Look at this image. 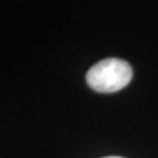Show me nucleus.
I'll use <instances>...</instances> for the list:
<instances>
[{"mask_svg": "<svg viewBox=\"0 0 158 158\" xmlns=\"http://www.w3.org/2000/svg\"><path fill=\"white\" fill-rule=\"evenodd\" d=\"M133 70L124 59L106 58L95 63L86 74L87 85L102 94L117 92L131 83Z\"/></svg>", "mask_w": 158, "mask_h": 158, "instance_id": "f257e3e1", "label": "nucleus"}, {"mask_svg": "<svg viewBox=\"0 0 158 158\" xmlns=\"http://www.w3.org/2000/svg\"><path fill=\"white\" fill-rule=\"evenodd\" d=\"M104 158H123V157H116V156H111V157H104Z\"/></svg>", "mask_w": 158, "mask_h": 158, "instance_id": "f03ea898", "label": "nucleus"}]
</instances>
